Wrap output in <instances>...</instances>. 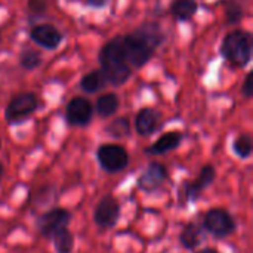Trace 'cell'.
<instances>
[{
	"label": "cell",
	"instance_id": "6da1fadb",
	"mask_svg": "<svg viewBox=\"0 0 253 253\" xmlns=\"http://www.w3.org/2000/svg\"><path fill=\"white\" fill-rule=\"evenodd\" d=\"M163 40L165 34L156 22H145L132 33L122 36V47L132 70L144 67L153 58Z\"/></svg>",
	"mask_w": 253,
	"mask_h": 253
},
{
	"label": "cell",
	"instance_id": "7a4b0ae2",
	"mask_svg": "<svg viewBox=\"0 0 253 253\" xmlns=\"http://www.w3.org/2000/svg\"><path fill=\"white\" fill-rule=\"evenodd\" d=\"M98 61L101 65V71L105 76L107 83L113 86L125 84L132 76V67L129 65L123 47H122V36H117L108 40L102 49L99 50Z\"/></svg>",
	"mask_w": 253,
	"mask_h": 253
},
{
	"label": "cell",
	"instance_id": "3957f363",
	"mask_svg": "<svg viewBox=\"0 0 253 253\" xmlns=\"http://www.w3.org/2000/svg\"><path fill=\"white\" fill-rule=\"evenodd\" d=\"M252 52V34L246 30L230 31L221 43V55L237 68H245L251 64Z\"/></svg>",
	"mask_w": 253,
	"mask_h": 253
},
{
	"label": "cell",
	"instance_id": "277c9868",
	"mask_svg": "<svg viewBox=\"0 0 253 253\" xmlns=\"http://www.w3.org/2000/svg\"><path fill=\"white\" fill-rule=\"evenodd\" d=\"M216 179V169L212 166V165H205L197 178L193 179V181H185L179 191H178V205L182 208V209H187V206L196 203L202 193L209 188Z\"/></svg>",
	"mask_w": 253,
	"mask_h": 253
},
{
	"label": "cell",
	"instance_id": "5b68a950",
	"mask_svg": "<svg viewBox=\"0 0 253 253\" xmlns=\"http://www.w3.org/2000/svg\"><path fill=\"white\" fill-rule=\"evenodd\" d=\"M202 228L215 239H227L236 233L237 224L234 221V216L228 211L213 208L203 215Z\"/></svg>",
	"mask_w": 253,
	"mask_h": 253
},
{
	"label": "cell",
	"instance_id": "8992f818",
	"mask_svg": "<svg viewBox=\"0 0 253 253\" xmlns=\"http://www.w3.org/2000/svg\"><path fill=\"white\" fill-rule=\"evenodd\" d=\"M96 160L107 173H119L129 165V153L119 144H102L96 150Z\"/></svg>",
	"mask_w": 253,
	"mask_h": 253
},
{
	"label": "cell",
	"instance_id": "52a82bcc",
	"mask_svg": "<svg viewBox=\"0 0 253 253\" xmlns=\"http://www.w3.org/2000/svg\"><path fill=\"white\" fill-rule=\"evenodd\" d=\"M39 108V99L33 92H24L10 99L4 110V119L9 125H19L31 117Z\"/></svg>",
	"mask_w": 253,
	"mask_h": 253
},
{
	"label": "cell",
	"instance_id": "ba28073f",
	"mask_svg": "<svg viewBox=\"0 0 253 253\" xmlns=\"http://www.w3.org/2000/svg\"><path fill=\"white\" fill-rule=\"evenodd\" d=\"M71 218L73 215L70 211L62 209V208H53L39 216V219L36 221V228L42 237L50 239L56 231L68 227L71 222Z\"/></svg>",
	"mask_w": 253,
	"mask_h": 253
},
{
	"label": "cell",
	"instance_id": "9c48e42d",
	"mask_svg": "<svg viewBox=\"0 0 253 253\" xmlns=\"http://www.w3.org/2000/svg\"><path fill=\"white\" fill-rule=\"evenodd\" d=\"M120 219V203L111 194L104 196L95 211H93V221L99 230H110L117 225Z\"/></svg>",
	"mask_w": 253,
	"mask_h": 253
},
{
	"label": "cell",
	"instance_id": "30bf717a",
	"mask_svg": "<svg viewBox=\"0 0 253 253\" xmlns=\"http://www.w3.org/2000/svg\"><path fill=\"white\" fill-rule=\"evenodd\" d=\"M93 116V105L84 96H74L65 107V120L70 126L86 127L90 125Z\"/></svg>",
	"mask_w": 253,
	"mask_h": 253
},
{
	"label": "cell",
	"instance_id": "8fae6325",
	"mask_svg": "<svg viewBox=\"0 0 253 253\" xmlns=\"http://www.w3.org/2000/svg\"><path fill=\"white\" fill-rule=\"evenodd\" d=\"M169 179V172L165 165L159 162H151L145 170L138 178V188L147 194H153L159 191L165 182Z\"/></svg>",
	"mask_w": 253,
	"mask_h": 253
},
{
	"label": "cell",
	"instance_id": "7c38bea8",
	"mask_svg": "<svg viewBox=\"0 0 253 253\" xmlns=\"http://www.w3.org/2000/svg\"><path fill=\"white\" fill-rule=\"evenodd\" d=\"M30 37L37 46H40L46 50L56 49L64 40V34L52 24L34 25L30 31Z\"/></svg>",
	"mask_w": 253,
	"mask_h": 253
},
{
	"label": "cell",
	"instance_id": "4fadbf2b",
	"mask_svg": "<svg viewBox=\"0 0 253 253\" xmlns=\"http://www.w3.org/2000/svg\"><path fill=\"white\" fill-rule=\"evenodd\" d=\"M162 114L151 107L141 108L135 116V130L141 136H151L160 127Z\"/></svg>",
	"mask_w": 253,
	"mask_h": 253
},
{
	"label": "cell",
	"instance_id": "5bb4252c",
	"mask_svg": "<svg viewBox=\"0 0 253 253\" xmlns=\"http://www.w3.org/2000/svg\"><path fill=\"white\" fill-rule=\"evenodd\" d=\"M182 141H184L182 132H178V130L166 132L156 142H153L150 147H147L144 151L148 156H163L169 151L176 150L182 144Z\"/></svg>",
	"mask_w": 253,
	"mask_h": 253
},
{
	"label": "cell",
	"instance_id": "9a60e30c",
	"mask_svg": "<svg viewBox=\"0 0 253 253\" xmlns=\"http://www.w3.org/2000/svg\"><path fill=\"white\" fill-rule=\"evenodd\" d=\"M202 237H203L202 227H199L194 222H187L179 231L178 239H179V245L185 251H196L202 243Z\"/></svg>",
	"mask_w": 253,
	"mask_h": 253
},
{
	"label": "cell",
	"instance_id": "2e32d148",
	"mask_svg": "<svg viewBox=\"0 0 253 253\" xmlns=\"http://www.w3.org/2000/svg\"><path fill=\"white\" fill-rule=\"evenodd\" d=\"M119 107H120L119 96L116 93H113V92H107V93L98 96L93 110L96 111V114L101 119H108V117H111V116H114L117 113Z\"/></svg>",
	"mask_w": 253,
	"mask_h": 253
},
{
	"label": "cell",
	"instance_id": "e0dca14e",
	"mask_svg": "<svg viewBox=\"0 0 253 253\" xmlns=\"http://www.w3.org/2000/svg\"><path fill=\"white\" fill-rule=\"evenodd\" d=\"M169 10L175 19L185 22V21H191L196 16L199 10V4L196 0H173Z\"/></svg>",
	"mask_w": 253,
	"mask_h": 253
},
{
	"label": "cell",
	"instance_id": "ac0fdd59",
	"mask_svg": "<svg viewBox=\"0 0 253 253\" xmlns=\"http://www.w3.org/2000/svg\"><path fill=\"white\" fill-rule=\"evenodd\" d=\"M105 84H107V80L101 70H92L90 73L84 74L80 80V87L87 95L98 93L101 89L105 87Z\"/></svg>",
	"mask_w": 253,
	"mask_h": 253
},
{
	"label": "cell",
	"instance_id": "d6986e66",
	"mask_svg": "<svg viewBox=\"0 0 253 253\" xmlns=\"http://www.w3.org/2000/svg\"><path fill=\"white\" fill-rule=\"evenodd\" d=\"M56 253H71L74 249V234L68 230V227L61 228L50 237Z\"/></svg>",
	"mask_w": 253,
	"mask_h": 253
},
{
	"label": "cell",
	"instance_id": "ffe728a7",
	"mask_svg": "<svg viewBox=\"0 0 253 253\" xmlns=\"http://www.w3.org/2000/svg\"><path fill=\"white\" fill-rule=\"evenodd\" d=\"M42 53L33 47H24L19 53V64L24 70L33 71L42 65Z\"/></svg>",
	"mask_w": 253,
	"mask_h": 253
},
{
	"label": "cell",
	"instance_id": "44dd1931",
	"mask_svg": "<svg viewBox=\"0 0 253 253\" xmlns=\"http://www.w3.org/2000/svg\"><path fill=\"white\" fill-rule=\"evenodd\" d=\"M105 132L116 139L127 138L130 135V122L127 117H117L111 120L110 125H107Z\"/></svg>",
	"mask_w": 253,
	"mask_h": 253
},
{
	"label": "cell",
	"instance_id": "7402d4cb",
	"mask_svg": "<svg viewBox=\"0 0 253 253\" xmlns=\"http://www.w3.org/2000/svg\"><path fill=\"white\" fill-rule=\"evenodd\" d=\"M233 151L234 154L242 159V160H246L252 156L253 151V144L252 138L248 135V133H242L239 135L234 141H233Z\"/></svg>",
	"mask_w": 253,
	"mask_h": 253
},
{
	"label": "cell",
	"instance_id": "603a6c76",
	"mask_svg": "<svg viewBox=\"0 0 253 253\" xmlns=\"http://www.w3.org/2000/svg\"><path fill=\"white\" fill-rule=\"evenodd\" d=\"M243 18V6L237 1H230L228 6L225 7V19L227 24L236 25L242 21Z\"/></svg>",
	"mask_w": 253,
	"mask_h": 253
},
{
	"label": "cell",
	"instance_id": "cb8c5ba5",
	"mask_svg": "<svg viewBox=\"0 0 253 253\" xmlns=\"http://www.w3.org/2000/svg\"><path fill=\"white\" fill-rule=\"evenodd\" d=\"M27 9H28L30 16L39 18V16H43L46 13L47 3H46V0H28L27 1Z\"/></svg>",
	"mask_w": 253,
	"mask_h": 253
},
{
	"label": "cell",
	"instance_id": "d4e9b609",
	"mask_svg": "<svg viewBox=\"0 0 253 253\" xmlns=\"http://www.w3.org/2000/svg\"><path fill=\"white\" fill-rule=\"evenodd\" d=\"M242 93L245 98H252L253 95V73H248L242 84Z\"/></svg>",
	"mask_w": 253,
	"mask_h": 253
},
{
	"label": "cell",
	"instance_id": "484cf974",
	"mask_svg": "<svg viewBox=\"0 0 253 253\" xmlns=\"http://www.w3.org/2000/svg\"><path fill=\"white\" fill-rule=\"evenodd\" d=\"M107 1L108 0H86V4L93 9H99V7H104L107 4Z\"/></svg>",
	"mask_w": 253,
	"mask_h": 253
},
{
	"label": "cell",
	"instance_id": "4316f807",
	"mask_svg": "<svg viewBox=\"0 0 253 253\" xmlns=\"http://www.w3.org/2000/svg\"><path fill=\"white\" fill-rule=\"evenodd\" d=\"M194 253H219L216 249L213 248H205V249H200V251H196Z\"/></svg>",
	"mask_w": 253,
	"mask_h": 253
},
{
	"label": "cell",
	"instance_id": "83f0119b",
	"mask_svg": "<svg viewBox=\"0 0 253 253\" xmlns=\"http://www.w3.org/2000/svg\"><path fill=\"white\" fill-rule=\"evenodd\" d=\"M1 176H3V165L0 163V181H1Z\"/></svg>",
	"mask_w": 253,
	"mask_h": 253
}]
</instances>
